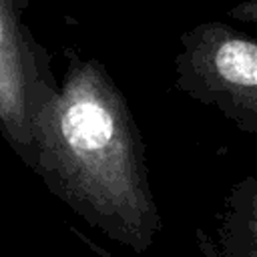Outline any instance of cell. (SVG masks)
<instances>
[{"label": "cell", "instance_id": "obj_3", "mask_svg": "<svg viewBox=\"0 0 257 257\" xmlns=\"http://www.w3.org/2000/svg\"><path fill=\"white\" fill-rule=\"evenodd\" d=\"M24 0H0V135L32 169L36 124L58 90L50 56L22 20Z\"/></svg>", "mask_w": 257, "mask_h": 257}, {"label": "cell", "instance_id": "obj_1", "mask_svg": "<svg viewBox=\"0 0 257 257\" xmlns=\"http://www.w3.org/2000/svg\"><path fill=\"white\" fill-rule=\"evenodd\" d=\"M86 223L143 253L161 219L133 112L94 58H70L36 124L32 169Z\"/></svg>", "mask_w": 257, "mask_h": 257}, {"label": "cell", "instance_id": "obj_2", "mask_svg": "<svg viewBox=\"0 0 257 257\" xmlns=\"http://www.w3.org/2000/svg\"><path fill=\"white\" fill-rule=\"evenodd\" d=\"M175 84L191 98L217 108L247 135H257V44L253 36L203 22L181 36Z\"/></svg>", "mask_w": 257, "mask_h": 257}, {"label": "cell", "instance_id": "obj_4", "mask_svg": "<svg viewBox=\"0 0 257 257\" xmlns=\"http://www.w3.org/2000/svg\"><path fill=\"white\" fill-rule=\"evenodd\" d=\"M257 183L253 177L241 181L223 211L221 225L217 229L215 251L219 257H255L257 251Z\"/></svg>", "mask_w": 257, "mask_h": 257}]
</instances>
